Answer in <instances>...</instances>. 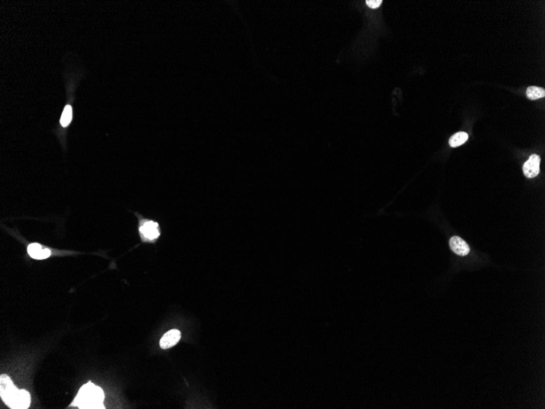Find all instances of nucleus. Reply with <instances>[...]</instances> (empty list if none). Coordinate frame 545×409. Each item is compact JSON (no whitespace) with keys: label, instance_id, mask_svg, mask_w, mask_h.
<instances>
[{"label":"nucleus","instance_id":"nucleus-5","mask_svg":"<svg viewBox=\"0 0 545 409\" xmlns=\"http://www.w3.org/2000/svg\"><path fill=\"white\" fill-rule=\"evenodd\" d=\"M449 244H450V247H451L452 251L456 254L461 256V257L466 256L470 252L469 244H467L466 242L464 241V239L460 237H452V239H450V241H449Z\"/></svg>","mask_w":545,"mask_h":409},{"label":"nucleus","instance_id":"nucleus-6","mask_svg":"<svg viewBox=\"0 0 545 409\" xmlns=\"http://www.w3.org/2000/svg\"><path fill=\"white\" fill-rule=\"evenodd\" d=\"M180 338H181V334L180 331L176 329L168 331V333H165L162 339L160 340V346L163 350L171 348L178 343Z\"/></svg>","mask_w":545,"mask_h":409},{"label":"nucleus","instance_id":"nucleus-11","mask_svg":"<svg viewBox=\"0 0 545 409\" xmlns=\"http://www.w3.org/2000/svg\"><path fill=\"white\" fill-rule=\"evenodd\" d=\"M366 3L368 4V7L375 9V8H379L381 6L382 1L381 0H368Z\"/></svg>","mask_w":545,"mask_h":409},{"label":"nucleus","instance_id":"nucleus-4","mask_svg":"<svg viewBox=\"0 0 545 409\" xmlns=\"http://www.w3.org/2000/svg\"><path fill=\"white\" fill-rule=\"evenodd\" d=\"M140 231L141 233L142 236L149 240L156 239L160 235L158 224L153 221H146L140 227Z\"/></svg>","mask_w":545,"mask_h":409},{"label":"nucleus","instance_id":"nucleus-10","mask_svg":"<svg viewBox=\"0 0 545 409\" xmlns=\"http://www.w3.org/2000/svg\"><path fill=\"white\" fill-rule=\"evenodd\" d=\"M71 120H72V108L70 106H66L61 115V124L63 127H67L70 124Z\"/></svg>","mask_w":545,"mask_h":409},{"label":"nucleus","instance_id":"nucleus-8","mask_svg":"<svg viewBox=\"0 0 545 409\" xmlns=\"http://www.w3.org/2000/svg\"><path fill=\"white\" fill-rule=\"evenodd\" d=\"M469 140V135L466 132H459L455 133L449 140V144L452 147H458L459 145H463Z\"/></svg>","mask_w":545,"mask_h":409},{"label":"nucleus","instance_id":"nucleus-3","mask_svg":"<svg viewBox=\"0 0 545 409\" xmlns=\"http://www.w3.org/2000/svg\"><path fill=\"white\" fill-rule=\"evenodd\" d=\"M540 157L537 155H530L524 165L523 173L527 178H534L540 173Z\"/></svg>","mask_w":545,"mask_h":409},{"label":"nucleus","instance_id":"nucleus-9","mask_svg":"<svg viewBox=\"0 0 545 409\" xmlns=\"http://www.w3.org/2000/svg\"><path fill=\"white\" fill-rule=\"evenodd\" d=\"M527 96L531 101L543 98L545 96V90L540 87L530 86L527 90Z\"/></svg>","mask_w":545,"mask_h":409},{"label":"nucleus","instance_id":"nucleus-2","mask_svg":"<svg viewBox=\"0 0 545 409\" xmlns=\"http://www.w3.org/2000/svg\"><path fill=\"white\" fill-rule=\"evenodd\" d=\"M104 399V392L102 388L88 382L82 386L71 406L84 409H105Z\"/></svg>","mask_w":545,"mask_h":409},{"label":"nucleus","instance_id":"nucleus-1","mask_svg":"<svg viewBox=\"0 0 545 409\" xmlns=\"http://www.w3.org/2000/svg\"><path fill=\"white\" fill-rule=\"evenodd\" d=\"M0 396L7 406L13 409H26L31 405V394L25 390H18L9 376L1 375Z\"/></svg>","mask_w":545,"mask_h":409},{"label":"nucleus","instance_id":"nucleus-7","mask_svg":"<svg viewBox=\"0 0 545 409\" xmlns=\"http://www.w3.org/2000/svg\"><path fill=\"white\" fill-rule=\"evenodd\" d=\"M27 251L29 255L34 259H46L51 255V251L49 249H43V247L38 244H30Z\"/></svg>","mask_w":545,"mask_h":409}]
</instances>
